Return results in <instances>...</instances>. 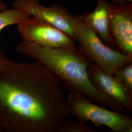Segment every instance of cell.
<instances>
[{
    "mask_svg": "<svg viewBox=\"0 0 132 132\" xmlns=\"http://www.w3.org/2000/svg\"><path fill=\"white\" fill-rule=\"evenodd\" d=\"M61 132H95V131L89 127L87 122L79 120L75 122L68 118L62 124Z\"/></svg>",
    "mask_w": 132,
    "mask_h": 132,
    "instance_id": "obj_12",
    "label": "cell"
},
{
    "mask_svg": "<svg viewBox=\"0 0 132 132\" xmlns=\"http://www.w3.org/2000/svg\"><path fill=\"white\" fill-rule=\"evenodd\" d=\"M17 29L23 41L49 48L76 47L70 36L47 22L34 17L18 24Z\"/></svg>",
    "mask_w": 132,
    "mask_h": 132,
    "instance_id": "obj_6",
    "label": "cell"
},
{
    "mask_svg": "<svg viewBox=\"0 0 132 132\" xmlns=\"http://www.w3.org/2000/svg\"><path fill=\"white\" fill-rule=\"evenodd\" d=\"M0 2H2V0H0Z\"/></svg>",
    "mask_w": 132,
    "mask_h": 132,
    "instance_id": "obj_17",
    "label": "cell"
},
{
    "mask_svg": "<svg viewBox=\"0 0 132 132\" xmlns=\"http://www.w3.org/2000/svg\"><path fill=\"white\" fill-rule=\"evenodd\" d=\"M30 17V16L21 10L13 8L0 11V34L6 27L21 24Z\"/></svg>",
    "mask_w": 132,
    "mask_h": 132,
    "instance_id": "obj_10",
    "label": "cell"
},
{
    "mask_svg": "<svg viewBox=\"0 0 132 132\" xmlns=\"http://www.w3.org/2000/svg\"><path fill=\"white\" fill-rule=\"evenodd\" d=\"M113 4H122L127 3H132V0H110Z\"/></svg>",
    "mask_w": 132,
    "mask_h": 132,
    "instance_id": "obj_14",
    "label": "cell"
},
{
    "mask_svg": "<svg viewBox=\"0 0 132 132\" xmlns=\"http://www.w3.org/2000/svg\"><path fill=\"white\" fill-rule=\"evenodd\" d=\"M12 7L51 24L77 41L75 28L79 15H71L65 7L56 4L45 6L39 0H15Z\"/></svg>",
    "mask_w": 132,
    "mask_h": 132,
    "instance_id": "obj_5",
    "label": "cell"
},
{
    "mask_svg": "<svg viewBox=\"0 0 132 132\" xmlns=\"http://www.w3.org/2000/svg\"><path fill=\"white\" fill-rule=\"evenodd\" d=\"M110 4L107 0H97L95 10L92 12H86L80 18L105 45L111 47L109 29Z\"/></svg>",
    "mask_w": 132,
    "mask_h": 132,
    "instance_id": "obj_9",
    "label": "cell"
},
{
    "mask_svg": "<svg viewBox=\"0 0 132 132\" xmlns=\"http://www.w3.org/2000/svg\"><path fill=\"white\" fill-rule=\"evenodd\" d=\"M87 72L92 84L102 94L125 109L132 111V95L113 75L107 74L93 62Z\"/></svg>",
    "mask_w": 132,
    "mask_h": 132,
    "instance_id": "obj_8",
    "label": "cell"
},
{
    "mask_svg": "<svg viewBox=\"0 0 132 132\" xmlns=\"http://www.w3.org/2000/svg\"><path fill=\"white\" fill-rule=\"evenodd\" d=\"M113 76L132 96V62L117 70Z\"/></svg>",
    "mask_w": 132,
    "mask_h": 132,
    "instance_id": "obj_11",
    "label": "cell"
},
{
    "mask_svg": "<svg viewBox=\"0 0 132 132\" xmlns=\"http://www.w3.org/2000/svg\"><path fill=\"white\" fill-rule=\"evenodd\" d=\"M5 130V129H4V128L3 127L2 125H1V124L0 123V132L3 131V130Z\"/></svg>",
    "mask_w": 132,
    "mask_h": 132,
    "instance_id": "obj_16",
    "label": "cell"
},
{
    "mask_svg": "<svg viewBox=\"0 0 132 132\" xmlns=\"http://www.w3.org/2000/svg\"><path fill=\"white\" fill-rule=\"evenodd\" d=\"M72 116L61 81L42 63L9 59L0 71V123L10 132H61Z\"/></svg>",
    "mask_w": 132,
    "mask_h": 132,
    "instance_id": "obj_1",
    "label": "cell"
},
{
    "mask_svg": "<svg viewBox=\"0 0 132 132\" xmlns=\"http://www.w3.org/2000/svg\"><path fill=\"white\" fill-rule=\"evenodd\" d=\"M9 58L6 56L5 53L1 48H0V71L5 67Z\"/></svg>",
    "mask_w": 132,
    "mask_h": 132,
    "instance_id": "obj_13",
    "label": "cell"
},
{
    "mask_svg": "<svg viewBox=\"0 0 132 132\" xmlns=\"http://www.w3.org/2000/svg\"><path fill=\"white\" fill-rule=\"evenodd\" d=\"M67 99L72 115L78 120L90 121L96 126L108 127L114 132H132V117L92 102L85 95L74 90H69Z\"/></svg>",
    "mask_w": 132,
    "mask_h": 132,
    "instance_id": "obj_3",
    "label": "cell"
},
{
    "mask_svg": "<svg viewBox=\"0 0 132 132\" xmlns=\"http://www.w3.org/2000/svg\"><path fill=\"white\" fill-rule=\"evenodd\" d=\"M109 29L111 48L132 57V3L110 4Z\"/></svg>",
    "mask_w": 132,
    "mask_h": 132,
    "instance_id": "obj_7",
    "label": "cell"
},
{
    "mask_svg": "<svg viewBox=\"0 0 132 132\" xmlns=\"http://www.w3.org/2000/svg\"><path fill=\"white\" fill-rule=\"evenodd\" d=\"M6 9V5L3 2H0V11Z\"/></svg>",
    "mask_w": 132,
    "mask_h": 132,
    "instance_id": "obj_15",
    "label": "cell"
},
{
    "mask_svg": "<svg viewBox=\"0 0 132 132\" xmlns=\"http://www.w3.org/2000/svg\"><path fill=\"white\" fill-rule=\"evenodd\" d=\"M75 32L79 43L78 48L107 74L113 75L117 70L132 63V57L125 55L105 45L79 15Z\"/></svg>",
    "mask_w": 132,
    "mask_h": 132,
    "instance_id": "obj_4",
    "label": "cell"
},
{
    "mask_svg": "<svg viewBox=\"0 0 132 132\" xmlns=\"http://www.w3.org/2000/svg\"><path fill=\"white\" fill-rule=\"evenodd\" d=\"M14 50L42 63L69 91L79 92L92 102L109 109L127 113L122 106L102 94L92 84L87 72L92 62L78 47L49 48L23 41Z\"/></svg>",
    "mask_w": 132,
    "mask_h": 132,
    "instance_id": "obj_2",
    "label": "cell"
}]
</instances>
